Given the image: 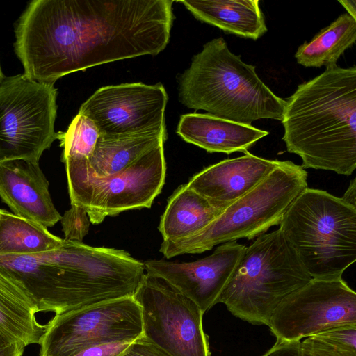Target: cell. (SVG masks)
<instances>
[{"label": "cell", "instance_id": "33", "mask_svg": "<svg viewBox=\"0 0 356 356\" xmlns=\"http://www.w3.org/2000/svg\"><path fill=\"white\" fill-rule=\"evenodd\" d=\"M5 76L2 72V70H1V65H0V86L1 85V83H3V81H4L5 79Z\"/></svg>", "mask_w": 356, "mask_h": 356}, {"label": "cell", "instance_id": "15", "mask_svg": "<svg viewBox=\"0 0 356 356\" xmlns=\"http://www.w3.org/2000/svg\"><path fill=\"white\" fill-rule=\"evenodd\" d=\"M281 161L261 158L250 152L227 159L194 175L187 185L219 211L253 190Z\"/></svg>", "mask_w": 356, "mask_h": 356}, {"label": "cell", "instance_id": "20", "mask_svg": "<svg viewBox=\"0 0 356 356\" xmlns=\"http://www.w3.org/2000/svg\"><path fill=\"white\" fill-rule=\"evenodd\" d=\"M167 138L166 128L152 129L121 135H101L87 160L92 172L107 177L129 166Z\"/></svg>", "mask_w": 356, "mask_h": 356}, {"label": "cell", "instance_id": "28", "mask_svg": "<svg viewBox=\"0 0 356 356\" xmlns=\"http://www.w3.org/2000/svg\"><path fill=\"white\" fill-rule=\"evenodd\" d=\"M132 341L115 342L92 346L72 356H120Z\"/></svg>", "mask_w": 356, "mask_h": 356}, {"label": "cell", "instance_id": "27", "mask_svg": "<svg viewBox=\"0 0 356 356\" xmlns=\"http://www.w3.org/2000/svg\"><path fill=\"white\" fill-rule=\"evenodd\" d=\"M120 356H171L143 334L134 340Z\"/></svg>", "mask_w": 356, "mask_h": 356}, {"label": "cell", "instance_id": "29", "mask_svg": "<svg viewBox=\"0 0 356 356\" xmlns=\"http://www.w3.org/2000/svg\"><path fill=\"white\" fill-rule=\"evenodd\" d=\"M261 356H302L301 341L277 340L276 343Z\"/></svg>", "mask_w": 356, "mask_h": 356}, {"label": "cell", "instance_id": "18", "mask_svg": "<svg viewBox=\"0 0 356 356\" xmlns=\"http://www.w3.org/2000/svg\"><path fill=\"white\" fill-rule=\"evenodd\" d=\"M199 21L256 40L268 31L259 0L178 1Z\"/></svg>", "mask_w": 356, "mask_h": 356}, {"label": "cell", "instance_id": "30", "mask_svg": "<svg viewBox=\"0 0 356 356\" xmlns=\"http://www.w3.org/2000/svg\"><path fill=\"white\" fill-rule=\"evenodd\" d=\"M25 346L0 333V356H22Z\"/></svg>", "mask_w": 356, "mask_h": 356}, {"label": "cell", "instance_id": "2", "mask_svg": "<svg viewBox=\"0 0 356 356\" xmlns=\"http://www.w3.org/2000/svg\"><path fill=\"white\" fill-rule=\"evenodd\" d=\"M281 121L289 152L303 169L350 175L356 168V67L337 65L298 85Z\"/></svg>", "mask_w": 356, "mask_h": 356}, {"label": "cell", "instance_id": "21", "mask_svg": "<svg viewBox=\"0 0 356 356\" xmlns=\"http://www.w3.org/2000/svg\"><path fill=\"white\" fill-rule=\"evenodd\" d=\"M222 212L183 184L169 197L158 229L163 241L180 240L200 232Z\"/></svg>", "mask_w": 356, "mask_h": 356}, {"label": "cell", "instance_id": "5", "mask_svg": "<svg viewBox=\"0 0 356 356\" xmlns=\"http://www.w3.org/2000/svg\"><path fill=\"white\" fill-rule=\"evenodd\" d=\"M312 279L278 229L245 248L218 303L244 321L268 326L280 302Z\"/></svg>", "mask_w": 356, "mask_h": 356}, {"label": "cell", "instance_id": "22", "mask_svg": "<svg viewBox=\"0 0 356 356\" xmlns=\"http://www.w3.org/2000/svg\"><path fill=\"white\" fill-rule=\"evenodd\" d=\"M355 40L356 19L343 13L321 29L310 42L299 46L295 58L298 64L306 67H332Z\"/></svg>", "mask_w": 356, "mask_h": 356}, {"label": "cell", "instance_id": "11", "mask_svg": "<svg viewBox=\"0 0 356 356\" xmlns=\"http://www.w3.org/2000/svg\"><path fill=\"white\" fill-rule=\"evenodd\" d=\"M343 325H356V293L341 277L312 278L290 293L268 327L277 340L300 341Z\"/></svg>", "mask_w": 356, "mask_h": 356}, {"label": "cell", "instance_id": "10", "mask_svg": "<svg viewBox=\"0 0 356 356\" xmlns=\"http://www.w3.org/2000/svg\"><path fill=\"white\" fill-rule=\"evenodd\" d=\"M133 296L140 308L145 337L171 356H211L204 312L195 302L148 273Z\"/></svg>", "mask_w": 356, "mask_h": 356}, {"label": "cell", "instance_id": "25", "mask_svg": "<svg viewBox=\"0 0 356 356\" xmlns=\"http://www.w3.org/2000/svg\"><path fill=\"white\" fill-rule=\"evenodd\" d=\"M100 132L89 118L77 114L65 132H58L63 147L62 161L67 159H87L92 156Z\"/></svg>", "mask_w": 356, "mask_h": 356}, {"label": "cell", "instance_id": "31", "mask_svg": "<svg viewBox=\"0 0 356 356\" xmlns=\"http://www.w3.org/2000/svg\"><path fill=\"white\" fill-rule=\"evenodd\" d=\"M344 201L348 204L356 207V181L353 179L348 188L346 191L343 197H341Z\"/></svg>", "mask_w": 356, "mask_h": 356}, {"label": "cell", "instance_id": "26", "mask_svg": "<svg viewBox=\"0 0 356 356\" xmlns=\"http://www.w3.org/2000/svg\"><path fill=\"white\" fill-rule=\"evenodd\" d=\"M65 240L82 242L88 232L90 219L84 209L71 204L60 218Z\"/></svg>", "mask_w": 356, "mask_h": 356}, {"label": "cell", "instance_id": "32", "mask_svg": "<svg viewBox=\"0 0 356 356\" xmlns=\"http://www.w3.org/2000/svg\"><path fill=\"white\" fill-rule=\"evenodd\" d=\"M339 2L347 10L348 14L356 19V1L355 0H339Z\"/></svg>", "mask_w": 356, "mask_h": 356}, {"label": "cell", "instance_id": "34", "mask_svg": "<svg viewBox=\"0 0 356 356\" xmlns=\"http://www.w3.org/2000/svg\"><path fill=\"white\" fill-rule=\"evenodd\" d=\"M1 209H0V214H1Z\"/></svg>", "mask_w": 356, "mask_h": 356}, {"label": "cell", "instance_id": "3", "mask_svg": "<svg viewBox=\"0 0 356 356\" xmlns=\"http://www.w3.org/2000/svg\"><path fill=\"white\" fill-rule=\"evenodd\" d=\"M177 82L179 101L188 108L248 125L282 120L286 101L261 81L255 66L231 52L222 37L204 44Z\"/></svg>", "mask_w": 356, "mask_h": 356}, {"label": "cell", "instance_id": "16", "mask_svg": "<svg viewBox=\"0 0 356 356\" xmlns=\"http://www.w3.org/2000/svg\"><path fill=\"white\" fill-rule=\"evenodd\" d=\"M49 181L39 163L23 159L0 161V197L13 213L45 227H52L61 215L49 191Z\"/></svg>", "mask_w": 356, "mask_h": 356}, {"label": "cell", "instance_id": "14", "mask_svg": "<svg viewBox=\"0 0 356 356\" xmlns=\"http://www.w3.org/2000/svg\"><path fill=\"white\" fill-rule=\"evenodd\" d=\"M246 246L231 241L210 255L191 262L145 261L147 273L160 277L195 302L204 313L216 305Z\"/></svg>", "mask_w": 356, "mask_h": 356}, {"label": "cell", "instance_id": "12", "mask_svg": "<svg viewBox=\"0 0 356 356\" xmlns=\"http://www.w3.org/2000/svg\"><path fill=\"white\" fill-rule=\"evenodd\" d=\"M168 100L161 83H127L99 88L79 110L92 120L101 135H121L166 128Z\"/></svg>", "mask_w": 356, "mask_h": 356}, {"label": "cell", "instance_id": "8", "mask_svg": "<svg viewBox=\"0 0 356 356\" xmlns=\"http://www.w3.org/2000/svg\"><path fill=\"white\" fill-rule=\"evenodd\" d=\"M56 97L54 85L24 74L5 78L0 86V161L39 163L58 139Z\"/></svg>", "mask_w": 356, "mask_h": 356}, {"label": "cell", "instance_id": "13", "mask_svg": "<svg viewBox=\"0 0 356 356\" xmlns=\"http://www.w3.org/2000/svg\"><path fill=\"white\" fill-rule=\"evenodd\" d=\"M78 242L63 239L57 249L29 255H0V266L19 282L40 312L76 309Z\"/></svg>", "mask_w": 356, "mask_h": 356}, {"label": "cell", "instance_id": "4", "mask_svg": "<svg viewBox=\"0 0 356 356\" xmlns=\"http://www.w3.org/2000/svg\"><path fill=\"white\" fill-rule=\"evenodd\" d=\"M279 225L312 278L341 277L356 261V207L341 197L307 187Z\"/></svg>", "mask_w": 356, "mask_h": 356}, {"label": "cell", "instance_id": "23", "mask_svg": "<svg viewBox=\"0 0 356 356\" xmlns=\"http://www.w3.org/2000/svg\"><path fill=\"white\" fill-rule=\"evenodd\" d=\"M63 239L33 221L1 209L0 255H29L58 248Z\"/></svg>", "mask_w": 356, "mask_h": 356}, {"label": "cell", "instance_id": "17", "mask_svg": "<svg viewBox=\"0 0 356 356\" xmlns=\"http://www.w3.org/2000/svg\"><path fill=\"white\" fill-rule=\"evenodd\" d=\"M177 134L186 142L209 153H246L269 132L252 125L232 122L208 113H188L180 117Z\"/></svg>", "mask_w": 356, "mask_h": 356}, {"label": "cell", "instance_id": "7", "mask_svg": "<svg viewBox=\"0 0 356 356\" xmlns=\"http://www.w3.org/2000/svg\"><path fill=\"white\" fill-rule=\"evenodd\" d=\"M63 162L71 204L84 209L93 224L125 211L150 208L165 184L164 143L107 177L95 175L87 159H67Z\"/></svg>", "mask_w": 356, "mask_h": 356}, {"label": "cell", "instance_id": "24", "mask_svg": "<svg viewBox=\"0 0 356 356\" xmlns=\"http://www.w3.org/2000/svg\"><path fill=\"white\" fill-rule=\"evenodd\" d=\"M302 356H356V325L336 327L307 337Z\"/></svg>", "mask_w": 356, "mask_h": 356}, {"label": "cell", "instance_id": "1", "mask_svg": "<svg viewBox=\"0 0 356 356\" xmlns=\"http://www.w3.org/2000/svg\"><path fill=\"white\" fill-rule=\"evenodd\" d=\"M172 0H43L30 24L31 53L49 82L168 45Z\"/></svg>", "mask_w": 356, "mask_h": 356}, {"label": "cell", "instance_id": "6", "mask_svg": "<svg viewBox=\"0 0 356 356\" xmlns=\"http://www.w3.org/2000/svg\"><path fill=\"white\" fill-rule=\"evenodd\" d=\"M307 172L290 161H281L259 184L229 206L200 232L175 241H163L159 251L170 259L200 254L241 238L248 240L278 225L296 197L307 187Z\"/></svg>", "mask_w": 356, "mask_h": 356}, {"label": "cell", "instance_id": "19", "mask_svg": "<svg viewBox=\"0 0 356 356\" xmlns=\"http://www.w3.org/2000/svg\"><path fill=\"white\" fill-rule=\"evenodd\" d=\"M38 312L26 289L0 266V333L25 347L39 345L46 325L37 321Z\"/></svg>", "mask_w": 356, "mask_h": 356}, {"label": "cell", "instance_id": "9", "mask_svg": "<svg viewBox=\"0 0 356 356\" xmlns=\"http://www.w3.org/2000/svg\"><path fill=\"white\" fill-rule=\"evenodd\" d=\"M143 334L134 296L107 300L55 314L46 324L40 356H72L90 347L132 341Z\"/></svg>", "mask_w": 356, "mask_h": 356}]
</instances>
